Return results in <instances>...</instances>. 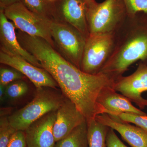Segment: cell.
Returning a JSON list of instances; mask_svg holds the SVG:
<instances>
[{
    "label": "cell",
    "mask_w": 147,
    "mask_h": 147,
    "mask_svg": "<svg viewBox=\"0 0 147 147\" xmlns=\"http://www.w3.org/2000/svg\"><path fill=\"white\" fill-rule=\"evenodd\" d=\"M20 44L32 55L57 82L65 97L75 104L87 122L101 114H107L97 102L100 92L113 87L114 82L102 74H91L82 71L67 61L45 40L19 31Z\"/></svg>",
    "instance_id": "cell-1"
},
{
    "label": "cell",
    "mask_w": 147,
    "mask_h": 147,
    "mask_svg": "<svg viewBox=\"0 0 147 147\" xmlns=\"http://www.w3.org/2000/svg\"><path fill=\"white\" fill-rule=\"evenodd\" d=\"M139 61L147 63V13L127 16L115 33L114 49L99 73L114 82Z\"/></svg>",
    "instance_id": "cell-2"
},
{
    "label": "cell",
    "mask_w": 147,
    "mask_h": 147,
    "mask_svg": "<svg viewBox=\"0 0 147 147\" xmlns=\"http://www.w3.org/2000/svg\"><path fill=\"white\" fill-rule=\"evenodd\" d=\"M50 88L36 89L31 102L9 116V123L17 131H25L35 121L47 113L57 110L64 98Z\"/></svg>",
    "instance_id": "cell-3"
},
{
    "label": "cell",
    "mask_w": 147,
    "mask_h": 147,
    "mask_svg": "<svg viewBox=\"0 0 147 147\" xmlns=\"http://www.w3.org/2000/svg\"><path fill=\"white\" fill-rule=\"evenodd\" d=\"M90 34L115 33L127 16L122 0H105L87 7Z\"/></svg>",
    "instance_id": "cell-4"
},
{
    "label": "cell",
    "mask_w": 147,
    "mask_h": 147,
    "mask_svg": "<svg viewBox=\"0 0 147 147\" xmlns=\"http://www.w3.org/2000/svg\"><path fill=\"white\" fill-rule=\"evenodd\" d=\"M50 34L55 47L67 61L80 69L87 38L67 23L57 19L50 21Z\"/></svg>",
    "instance_id": "cell-5"
},
{
    "label": "cell",
    "mask_w": 147,
    "mask_h": 147,
    "mask_svg": "<svg viewBox=\"0 0 147 147\" xmlns=\"http://www.w3.org/2000/svg\"><path fill=\"white\" fill-rule=\"evenodd\" d=\"M4 10L7 19L12 21L15 27L20 31L29 35L43 38L56 48L50 34L51 20L32 11L26 6L22 0L6 7Z\"/></svg>",
    "instance_id": "cell-6"
},
{
    "label": "cell",
    "mask_w": 147,
    "mask_h": 147,
    "mask_svg": "<svg viewBox=\"0 0 147 147\" xmlns=\"http://www.w3.org/2000/svg\"><path fill=\"white\" fill-rule=\"evenodd\" d=\"M115 33L90 34L87 38L80 69L97 74L104 67L114 49Z\"/></svg>",
    "instance_id": "cell-7"
},
{
    "label": "cell",
    "mask_w": 147,
    "mask_h": 147,
    "mask_svg": "<svg viewBox=\"0 0 147 147\" xmlns=\"http://www.w3.org/2000/svg\"><path fill=\"white\" fill-rule=\"evenodd\" d=\"M113 88L134 102L139 108L147 107V99L142 97L147 92V63L139 61L137 69L128 76H122L114 82Z\"/></svg>",
    "instance_id": "cell-8"
},
{
    "label": "cell",
    "mask_w": 147,
    "mask_h": 147,
    "mask_svg": "<svg viewBox=\"0 0 147 147\" xmlns=\"http://www.w3.org/2000/svg\"><path fill=\"white\" fill-rule=\"evenodd\" d=\"M55 19L67 23L87 38V4L84 0H56L53 2Z\"/></svg>",
    "instance_id": "cell-9"
},
{
    "label": "cell",
    "mask_w": 147,
    "mask_h": 147,
    "mask_svg": "<svg viewBox=\"0 0 147 147\" xmlns=\"http://www.w3.org/2000/svg\"><path fill=\"white\" fill-rule=\"evenodd\" d=\"M0 63L20 71L30 79L36 89L43 87L56 89L59 87L57 82L45 69L33 65L23 58L1 50Z\"/></svg>",
    "instance_id": "cell-10"
},
{
    "label": "cell",
    "mask_w": 147,
    "mask_h": 147,
    "mask_svg": "<svg viewBox=\"0 0 147 147\" xmlns=\"http://www.w3.org/2000/svg\"><path fill=\"white\" fill-rule=\"evenodd\" d=\"M13 23L8 20L3 9H0L1 50L9 55L20 57L37 67L42 66L32 55L25 50L18 41Z\"/></svg>",
    "instance_id": "cell-11"
},
{
    "label": "cell",
    "mask_w": 147,
    "mask_h": 147,
    "mask_svg": "<svg viewBox=\"0 0 147 147\" xmlns=\"http://www.w3.org/2000/svg\"><path fill=\"white\" fill-rule=\"evenodd\" d=\"M56 112H50L32 123L25 130L27 147H54L53 126Z\"/></svg>",
    "instance_id": "cell-12"
},
{
    "label": "cell",
    "mask_w": 147,
    "mask_h": 147,
    "mask_svg": "<svg viewBox=\"0 0 147 147\" xmlns=\"http://www.w3.org/2000/svg\"><path fill=\"white\" fill-rule=\"evenodd\" d=\"M86 121L76 105L65 97L56 112V117L53 126L56 142L63 139L75 127Z\"/></svg>",
    "instance_id": "cell-13"
},
{
    "label": "cell",
    "mask_w": 147,
    "mask_h": 147,
    "mask_svg": "<svg viewBox=\"0 0 147 147\" xmlns=\"http://www.w3.org/2000/svg\"><path fill=\"white\" fill-rule=\"evenodd\" d=\"M96 119L102 124L117 131L131 147H147V131L141 127L119 120L107 114L98 115Z\"/></svg>",
    "instance_id": "cell-14"
},
{
    "label": "cell",
    "mask_w": 147,
    "mask_h": 147,
    "mask_svg": "<svg viewBox=\"0 0 147 147\" xmlns=\"http://www.w3.org/2000/svg\"><path fill=\"white\" fill-rule=\"evenodd\" d=\"M97 102L110 116L117 115L122 113L147 115L144 112L132 105L127 98L117 93L113 87H106L101 91L98 97Z\"/></svg>",
    "instance_id": "cell-15"
},
{
    "label": "cell",
    "mask_w": 147,
    "mask_h": 147,
    "mask_svg": "<svg viewBox=\"0 0 147 147\" xmlns=\"http://www.w3.org/2000/svg\"><path fill=\"white\" fill-rule=\"evenodd\" d=\"M54 147H88L87 121H84L67 136L56 142Z\"/></svg>",
    "instance_id": "cell-16"
},
{
    "label": "cell",
    "mask_w": 147,
    "mask_h": 147,
    "mask_svg": "<svg viewBox=\"0 0 147 147\" xmlns=\"http://www.w3.org/2000/svg\"><path fill=\"white\" fill-rule=\"evenodd\" d=\"M87 123L88 147H107L106 136L109 127L100 123L96 118Z\"/></svg>",
    "instance_id": "cell-17"
},
{
    "label": "cell",
    "mask_w": 147,
    "mask_h": 147,
    "mask_svg": "<svg viewBox=\"0 0 147 147\" xmlns=\"http://www.w3.org/2000/svg\"><path fill=\"white\" fill-rule=\"evenodd\" d=\"M26 6L34 13L44 18L55 19L53 2L47 0H22Z\"/></svg>",
    "instance_id": "cell-18"
},
{
    "label": "cell",
    "mask_w": 147,
    "mask_h": 147,
    "mask_svg": "<svg viewBox=\"0 0 147 147\" xmlns=\"http://www.w3.org/2000/svg\"><path fill=\"white\" fill-rule=\"evenodd\" d=\"M17 131L11 125L8 117L1 116L0 120V147H7Z\"/></svg>",
    "instance_id": "cell-19"
},
{
    "label": "cell",
    "mask_w": 147,
    "mask_h": 147,
    "mask_svg": "<svg viewBox=\"0 0 147 147\" xmlns=\"http://www.w3.org/2000/svg\"><path fill=\"white\" fill-rule=\"evenodd\" d=\"M28 89L26 82L21 80L15 81L6 86V96L11 99H16L26 94Z\"/></svg>",
    "instance_id": "cell-20"
},
{
    "label": "cell",
    "mask_w": 147,
    "mask_h": 147,
    "mask_svg": "<svg viewBox=\"0 0 147 147\" xmlns=\"http://www.w3.org/2000/svg\"><path fill=\"white\" fill-rule=\"evenodd\" d=\"M25 76L20 71L12 67H1L0 69V85L5 86L15 81L21 80Z\"/></svg>",
    "instance_id": "cell-21"
},
{
    "label": "cell",
    "mask_w": 147,
    "mask_h": 147,
    "mask_svg": "<svg viewBox=\"0 0 147 147\" xmlns=\"http://www.w3.org/2000/svg\"><path fill=\"white\" fill-rule=\"evenodd\" d=\"M112 117L122 121L134 124L136 126L147 131V115H139L122 113Z\"/></svg>",
    "instance_id": "cell-22"
},
{
    "label": "cell",
    "mask_w": 147,
    "mask_h": 147,
    "mask_svg": "<svg viewBox=\"0 0 147 147\" xmlns=\"http://www.w3.org/2000/svg\"><path fill=\"white\" fill-rule=\"evenodd\" d=\"M125 6L127 16L137 13H147V0H122Z\"/></svg>",
    "instance_id": "cell-23"
},
{
    "label": "cell",
    "mask_w": 147,
    "mask_h": 147,
    "mask_svg": "<svg viewBox=\"0 0 147 147\" xmlns=\"http://www.w3.org/2000/svg\"><path fill=\"white\" fill-rule=\"evenodd\" d=\"M7 147H27L25 131H16L11 139Z\"/></svg>",
    "instance_id": "cell-24"
},
{
    "label": "cell",
    "mask_w": 147,
    "mask_h": 147,
    "mask_svg": "<svg viewBox=\"0 0 147 147\" xmlns=\"http://www.w3.org/2000/svg\"><path fill=\"white\" fill-rule=\"evenodd\" d=\"M107 147H127L117 136L115 130L109 127L106 136Z\"/></svg>",
    "instance_id": "cell-25"
},
{
    "label": "cell",
    "mask_w": 147,
    "mask_h": 147,
    "mask_svg": "<svg viewBox=\"0 0 147 147\" xmlns=\"http://www.w3.org/2000/svg\"><path fill=\"white\" fill-rule=\"evenodd\" d=\"M21 0H0V8L4 9L6 7L18 2Z\"/></svg>",
    "instance_id": "cell-26"
},
{
    "label": "cell",
    "mask_w": 147,
    "mask_h": 147,
    "mask_svg": "<svg viewBox=\"0 0 147 147\" xmlns=\"http://www.w3.org/2000/svg\"><path fill=\"white\" fill-rule=\"evenodd\" d=\"M5 96V86L0 85V99L1 102H3Z\"/></svg>",
    "instance_id": "cell-27"
},
{
    "label": "cell",
    "mask_w": 147,
    "mask_h": 147,
    "mask_svg": "<svg viewBox=\"0 0 147 147\" xmlns=\"http://www.w3.org/2000/svg\"><path fill=\"white\" fill-rule=\"evenodd\" d=\"M84 1L86 3L88 6L92 5L93 4L96 2L95 0H84Z\"/></svg>",
    "instance_id": "cell-28"
},
{
    "label": "cell",
    "mask_w": 147,
    "mask_h": 147,
    "mask_svg": "<svg viewBox=\"0 0 147 147\" xmlns=\"http://www.w3.org/2000/svg\"><path fill=\"white\" fill-rule=\"evenodd\" d=\"M47 1L50 2H54L55 1H56V0H47Z\"/></svg>",
    "instance_id": "cell-29"
}]
</instances>
